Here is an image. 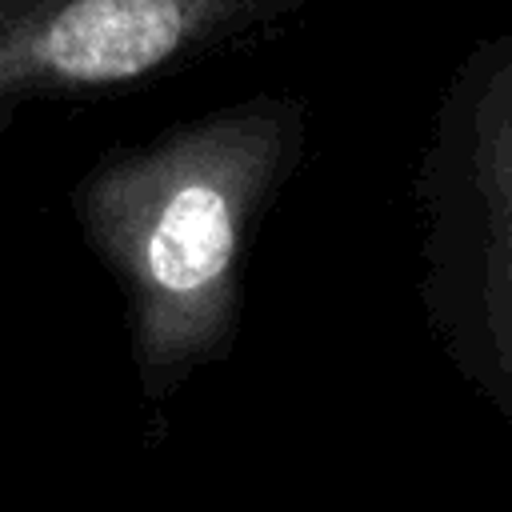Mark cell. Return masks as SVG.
I'll use <instances>...</instances> for the list:
<instances>
[{
    "label": "cell",
    "mask_w": 512,
    "mask_h": 512,
    "mask_svg": "<svg viewBox=\"0 0 512 512\" xmlns=\"http://www.w3.org/2000/svg\"><path fill=\"white\" fill-rule=\"evenodd\" d=\"M308 0H0V132L28 104L100 96L272 36Z\"/></svg>",
    "instance_id": "2"
},
{
    "label": "cell",
    "mask_w": 512,
    "mask_h": 512,
    "mask_svg": "<svg viewBox=\"0 0 512 512\" xmlns=\"http://www.w3.org/2000/svg\"><path fill=\"white\" fill-rule=\"evenodd\" d=\"M300 140V104L256 92L120 144L80 176L72 212L124 300L132 372L148 404L228 360L244 260Z\"/></svg>",
    "instance_id": "1"
}]
</instances>
